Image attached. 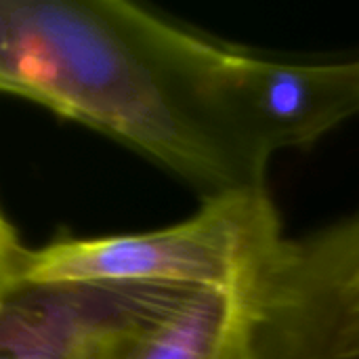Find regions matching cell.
<instances>
[{
  "mask_svg": "<svg viewBox=\"0 0 359 359\" xmlns=\"http://www.w3.org/2000/svg\"><path fill=\"white\" fill-rule=\"evenodd\" d=\"M172 288L181 286L17 276L0 288V359H82L97 337Z\"/></svg>",
  "mask_w": 359,
  "mask_h": 359,
  "instance_id": "cell-5",
  "label": "cell"
},
{
  "mask_svg": "<svg viewBox=\"0 0 359 359\" xmlns=\"http://www.w3.org/2000/svg\"><path fill=\"white\" fill-rule=\"evenodd\" d=\"M25 255L27 250L21 246L17 231L0 210V288L21 273Z\"/></svg>",
  "mask_w": 359,
  "mask_h": 359,
  "instance_id": "cell-7",
  "label": "cell"
},
{
  "mask_svg": "<svg viewBox=\"0 0 359 359\" xmlns=\"http://www.w3.org/2000/svg\"><path fill=\"white\" fill-rule=\"evenodd\" d=\"M181 25L124 0H0V93L128 145L202 200L267 189L204 109Z\"/></svg>",
  "mask_w": 359,
  "mask_h": 359,
  "instance_id": "cell-1",
  "label": "cell"
},
{
  "mask_svg": "<svg viewBox=\"0 0 359 359\" xmlns=\"http://www.w3.org/2000/svg\"><path fill=\"white\" fill-rule=\"evenodd\" d=\"M252 301L259 359H359V212L284 236Z\"/></svg>",
  "mask_w": 359,
  "mask_h": 359,
  "instance_id": "cell-4",
  "label": "cell"
},
{
  "mask_svg": "<svg viewBox=\"0 0 359 359\" xmlns=\"http://www.w3.org/2000/svg\"><path fill=\"white\" fill-rule=\"evenodd\" d=\"M181 57L204 109L263 181L276 154L309 149L359 114V57L278 59L189 25Z\"/></svg>",
  "mask_w": 359,
  "mask_h": 359,
  "instance_id": "cell-3",
  "label": "cell"
},
{
  "mask_svg": "<svg viewBox=\"0 0 359 359\" xmlns=\"http://www.w3.org/2000/svg\"><path fill=\"white\" fill-rule=\"evenodd\" d=\"M82 359H259L252 292L172 288L97 337Z\"/></svg>",
  "mask_w": 359,
  "mask_h": 359,
  "instance_id": "cell-6",
  "label": "cell"
},
{
  "mask_svg": "<svg viewBox=\"0 0 359 359\" xmlns=\"http://www.w3.org/2000/svg\"><path fill=\"white\" fill-rule=\"evenodd\" d=\"M282 240L267 189L233 191L202 200L196 215L162 229L57 240L27 250L19 276L255 292Z\"/></svg>",
  "mask_w": 359,
  "mask_h": 359,
  "instance_id": "cell-2",
  "label": "cell"
}]
</instances>
